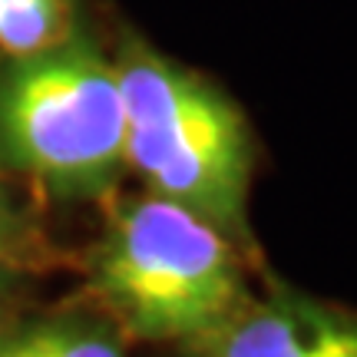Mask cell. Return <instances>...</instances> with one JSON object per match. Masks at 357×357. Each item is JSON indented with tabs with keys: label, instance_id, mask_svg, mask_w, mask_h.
<instances>
[{
	"label": "cell",
	"instance_id": "cell-1",
	"mask_svg": "<svg viewBox=\"0 0 357 357\" xmlns=\"http://www.w3.org/2000/svg\"><path fill=\"white\" fill-rule=\"evenodd\" d=\"M248 252L159 195L113 199L83 261L89 305L129 341L189 344L252 301Z\"/></svg>",
	"mask_w": 357,
	"mask_h": 357
},
{
	"label": "cell",
	"instance_id": "cell-2",
	"mask_svg": "<svg viewBox=\"0 0 357 357\" xmlns=\"http://www.w3.org/2000/svg\"><path fill=\"white\" fill-rule=\"evenodd\" d=\"M0 172L53 202L113 199L126 176V106L113 53L83 20L40 53L0 56Z\"/></svg>",
	"mask_w": 357,
	"mask_h": 357
},
{
	"label": "cell",
	"instance_id": "cell-3",
	"mask_svg": "<svg viewBox=\"0 0 357 357\" xmlns=\"http://www.w3.org/2000/svg\"><path fill=\"white\" fill-rule=\"evenodd\" d=\"M113 60L126 106V172H136L149 195L189 208L255 255L248 231L255 136L245 113L212 79L139 40H123Z\"/></svg>",
	"mask_w": 357,
	"mask_h": 357
},
{
	"label": "cell",
	"instance_id": "cell-4",
	"mask_svg": "<svg viewBox=\"0 0 357 357\" xmlns=\"http://www.w3.org/2000/svg\"><path fill=\"white\" fill-rule=\"evenodd\" d=\"M341 314L344 307L271 281L268 291L252 294L222 324L178 347V357H307Z\"/></svg>",
	"mask_w": 357,
	"mask_h": 357
},
{
	"label": "cell",
	"instance_id": "cell-5",
	"mask_svg": "<svg viewBox=\"0 0 357 357\" xmlns=\"http://www.w3.org/2000/svg\"><path fill=\"white\" fill-rule=\"evenodd\" d=\"M0 357H132L129 337L93 305L17 311L0 328Z\"/></svg>",
	"mask_w": 357,
	"mask_h": 357
},
{
	"label": "cell",
	"instance_id": "cell-6",
	"mask_svg": "<svg viewBox=\"0 0 357 357\" xmlns=\"http://www.w3.org/2000/svg\"><path fill=\"white\" fill-rule=\"evenodd\" d=\"M73 0H0V56H26L60 43L77 26Z\"/></svg>",
	"mask_w": 357,
	"mask_h": 357
},
{
	"label": "cell",
	"instance_id": "cell-7",
	"mask_svg": "<svg viewBox=\"0 0 357 357\" xmlns=\"http://www.w3.org/2000/svg\"><path fill=\"white\" fill-rule=\"evenodd\" d=\"M53 261V248L33 215L17 202L0 172V265L17 271H43Z\"/></svg>",
	"mask_w": 357,
	"mask_h": 357
},
{
	"label": "cell",
	"instance_id": "cell-8",
	"mask_svg": "<svg viewBox=\"0 0 357 357\" xmlns=\"http://www.w3.org/2000/svg\"><path fill=\"white\" fill-rule=\"evenodd\" d=\"M307 357H357V311L344 307V314L337 318L331 334Z\"/></svg>",
	"mask_w": 357,
	"mask_h": 357
},
{
	"label": "cell",
	"instance_id": "cell-9",
	"mask_svg": "<svg viewBox=\"0 0 357 357\" xmlns=\"http://www.w3.org/2000/svg\"><path fill=\"white\" fill-rule=\"evenodd\" d=\"M26 288V271L0 265V328L20 311V298Z\"/></svg>",
	"mask_w": 357,
	"mask_h": 357
}]
</instances>
